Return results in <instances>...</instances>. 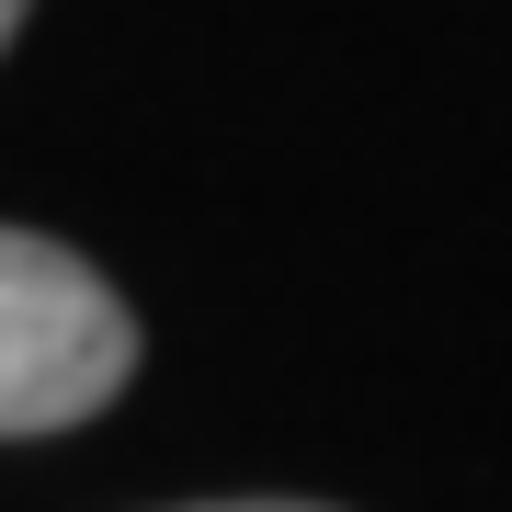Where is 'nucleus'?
Masks as SVG:
<instances>
[{
    "mask_svg": "<svg viewBox=\"0 0 512 512\" xmlns=\"http://www.w3.org/2000/svg\"><path fill=\"white\" fill-rule=\"evenodd\" d=\"M194 512H330V501H194Z\"/></svg>",
    "mask_w": 512,
    "mask_h": 512,
    "instance_id": "2",
    "label": "nucleus"
},
{
    "mask_svg": "<svg viewBox=\"0 0 512 512\" xmlns=\"http://www.w3.org/2000/svg\"><path fill=\"white\" fill-rule=\"evenodd\" d=\"M23 23H35V0H0V35H23Z\"/></svg>",
    "mask_w": 512,
    "mask_h": 512,
    "instance_id": "3",
    "label": "nucleus"
},
{
    "mask_svg": "<svg viewBox=\"0 0 512 512\" xmlns=\"http://www.w3.org/2000/svg\"><path fill=\"white\" fill-rule=\"evenodd\" d=\"M126 376H137V308L69 239L12 228L0 239V433L46 444L69 421H92Z\"/></svg>",
    "mask_w": 512,
    "mask_h": 512,
    "instance_id": "1",
    "label": "nucleus"
}]
</instances>
